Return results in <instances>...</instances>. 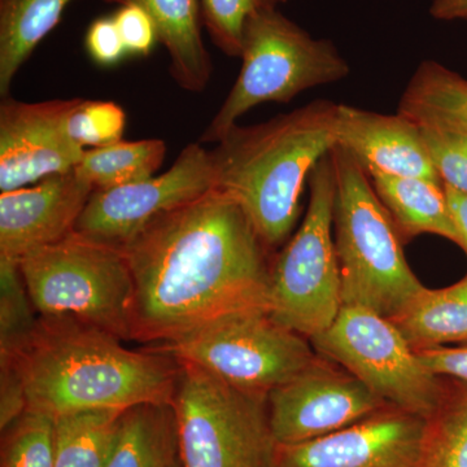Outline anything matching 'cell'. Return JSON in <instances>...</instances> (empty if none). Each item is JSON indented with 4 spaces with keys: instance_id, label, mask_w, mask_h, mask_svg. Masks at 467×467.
<instances>
[{
    "instance_id": "1",
    "label": "cell",
    "mask_w": 467,
    "mask_h": 467,
    "mask_svg": "<svg viewBox=\"0 0 467 467\" xmlns=\"http://www.w3.org/2000/svg\"><path fill=\"white\" fill-rule=\"evenodd\" d=\"M121 250L134 278L138 342H173L225 316L270 309V248L216 187L156 218Z\"/></svg>"
},
{
    "instance_id": "2",
    "label": "cell",
    "mask_w": 467,
    "mask_h": 467,
    "mask_svg": "<svg viewBox=\"0 0 467 467\" xmlns=\"http://www.w3.org/2000/svg\"><path fill=\"white\" fill-rule=\"evenodd\" d=\"M26 389L27 410L51 417L90 409L173 402L180 364L149 348L70 317H42L12 358Z\"/></svg>"
},
{
    "instance_id": "3",
    "label": "cell",
    "mask_w": 467,
    "mask_h": 467,
    "mask_svg": "<svg viewBox=\"0 0 467 467\" xmlns=\"http://www.w3.org/2000/svg\"><path fill=\"white\" fill-rule=\"evenodd\" d=\"M337 110L315 100L263 124H236L209 150L214 187L241 205L269 248L290 235L310 173L337 144Z\"/></svg>"
},
{
    "instance_id": "4",
    "label": "cell",
    "mask_w": 467,
    "mask_h": 467,
    "mask_svg": "<svg viewBox=\"0 0 467 467\" xmlns=\"http://www.w3.org/2000/svg\"><path fill=\"white\" fill-rule=\"evenodd\" d=\"M337 196L334 241L343 304L392 319L425 288L408 265L395 221L367 174L342 147L331 150Z\"/></svg>"
},
{
    "instance_id": "5",
    "label": "cell",
    "mask_w": 467,
    "mask_h": 467,
    "mask_svg": "<svg viewBox=\"0 0 467 467\" xmlns=\"http://www.w3.org/2000/svg\"><path fill=\"white\" fill-rule=\"evenodd\" d=\"M235 84L201 135L217 143L238 119L264 103H288L301 92L342 81L349 66L334 43L316 39L276 7L263 5L245 26Z\"/></svg>"
},
{
    "instance_id": "6",
    "label": "cell",
    "mask_w": 467,
    "mask_h": 467,
    "mask_svg": "<svg viewBox=\"0 0 467 467\" xmlns=\"http://www.w3.org/2000/svg\"><path fill=\"white\" fill-rule=\"evenodd\" d=\"M36 312L133 340L135 285L124 251L70 234L18 261Z\"/></svg>"
},
{
    "instance_id": "7",
    "label": "cell",
    "mask_w": 467,
    "mask_h": 467,
    "mask_svg": "<svg viewBox=\"0 0 467 467\" xmlns=\"http://www.w3.org/2000/svg\"><path fill=\"white\" fill-rule=\"evenodd\" d=\"M308 181V212L273 264L269 312L312 339L334 324L343 306L333 235L337 174L331 152L316 165Z\"/></svg>"
},
{
    "instance_id": "8",
    "label": "cell",
    "mask_w": 467,
    "mask_h": 467,
    "mask_svg": "<svg viewBox=\"0 0 467 467\" xmlns=\"http://www.w3.org/2000/svg\"><path fill=\"white\" fill-rule=\"evenodd\" d=\"M173 398L183 467H273L276 442L265 399L178 362Z\"/></svg>"
},
{
    "instance_id": "9",
    "label": "cell",
    "mask_w": 467,
    "mask_h": 467,
    "mask_svg": "<svg viewBox=\"0 0 467 467\" xmlns=\"http://www.w3.org/2000/svg\"><path fill=\"white\" fill-rule=\"evenodd\" d=\"M153 349L198 365L254 398L270 392L317 361L306 337L276 321L269 310L234 313Z\"/></svg>"
},
{
    "instance_id": "10",
    "label": "cell",
    "mask_w": 467,
    "mask_h": 467,
    "mask_svg": "<svg viewBox=\"0 0 467 467\" xmlns=\"http://www.w3.org/2000/svg\"><path fill=\"white\" fill-rule=\"evenodd\" d=\"M310 342L391 407L429 420L441 410L448 387L422 364L398 326L379 313L343 304L334 324Z\"/></svg>"
},
{
    "instance_id": "11",
    "label": "cell",
    "mask_w": 467,
    "mask_h": 467,
    "mask_svg": "<svg viewBox=\"0 0 467 467\" xmlns=\"http://www.w3.org/2000/svg\"><path fill=\"white\" fill-rule=\"evenodd\" d=\"M212 189L214 177L209 150L201 142L192 143L165 173L113 189L94 190L75 233L121 250L156 218Z\"/></svg>"
},
{
    "instance_id": "12",
    "label": "cell",
    "mask_w": 467,
    "mask_h": 467,
    "mask_svg": "<svg viewBox=\"0 0 467 467\" xmlns=\"http://www.w3.org/2000/svg\"><path fill=\"white\" fill-rule=\"evenodd\" d=\"M389 407L361 380L317 361L270 392V429L278 445L334 434Z\"/></svg>"
},
{
    "instance_id": "13",
    "label": "cell",
    "mask_w": 467,
    "mask_h": 467,
    "mask_svg": "<svg viewBox=\"0 0 467 467\" xmlns=\"http://www.w3.org/2000/svg\"><path fill=\"white\" fill-rule=\"evenodd\" d=\"M429 423L389 405L324 438L276 445L273 467H420Z\"/></svg>"
},
{
    "instance_id": "14",
    "label": "cell",
    "mask_w": 467,
    "mask_h": 467,
    "mask_svg": "<svg viewBox=\"0 0 467 467\" xmlns=\"http://www.w3.org/2000/svg\"><path fill=\"white\" fill-rule=\"evenodd\" d=\"M81 98L26 103L3 98L0 103V192L30 186L69 173L85 150L70 140L67 119Z\"/></svg>"
},
{
    "instance_id": "15",
    "label": "cell",
    "mask_w": 467,
    "mask_h": 467,
    "mask_svg": "<svg viewBox=\"0 0 467 467\" xmlns=\"http://www.w3.org/2000/svg\"><path fill=\"white\" fill-rule=\"evenodd\" d=\"M92 192L73 169L0 193V259L18 263L67 238Z\"/></svg>"
},
{
    "instance_id": "16",
    "label": "cell",
    "mask_w": 467,
    "mask_h": 467,
    "mask_svg": "<svg viewBox=\"0 0 467 467\" xmlns=\"http://www.w3.org/2000/svg\"><path fill=\"white\" fill-rule=\"evenodd\" d=\"M335 137V146L350 153L368 177L386 174L441 182L420 126L402 113L383 115L337 104Z\"/></svg>"
},
{
    "instance_id": "17",
    "label": "cell",
    "mask_w": 467,
    "mask_h": 467,
    "mask_svg": "<svg viewBox=\"0 0 467 467\" xmlns=\"http://www.w3.org/2000/svg\"><path fill=\"white\" fill-rule=\"evenodd\" d=\"M144 9L158 29L159 42L169 55V72L189 92H202L211 81L213 64L202 36L199 0H104Z\"/></svg>"
},
{
    "instance_id": "18",
    "label": "cell",
    "mask_w": 467,
    "mask_h": 467,
    "mask_svg": "<svg viewBox=\"0 0 467 467\" xmlns=\"http://www.w3.org/2000/svg\"><path fill=\"white\" fill-rule=\"evenodd\" d=\"M378 198L389 212L402 241L435 234L457 243L444 184L420 177L370 175Z\"/></svg>"
},
{
    "instance_id": "19",
    "label": "cell",
    "mask_w": 467,
    "mask_h": 467,
    "mask_svg": "<svg viewBox=\"0 0 467 467\" xmlns=\"http://www.w3.org/2000/svg\"><path fill=\"white\" fill-rule=\"evenodd\" d=\"M178 451L173 404L135 405L122 417L119 439L106 467H171Z\"/></svg>"
},
{
    "instance_id": "20",
    "label": "cell",
    "mask_w": 467,
    "mask_h": 467,
    "mask_svg": "<svg viewBox=\"0 0 467 467\" xmlns=\"http://www.w3.org/2000/svg\"><path fill=\"white\" fill-rule=\"evenodd\" d=\"M391 321L414 350L467 343V275L441 290L423 288Z\"/></svg>"
},
{
    "instance_id": "21",
    "label": "cell",
    "mask_w": 467,
    "mask_h": 467,
    "mask_svg": "<svg viewBox=\"0 0 467 467\" xmlns=\"http://www.w3.org/2000/svg\"><path fill=\"white\" fill-rule=\"evenodd\" d=\"M73 0H0V97Z\"/></svg>"
},
{
    "instance_id": "22",
    "label": "cell",
    "mask_w": 467,
    "mask_h": 467,
    "mask_svg": "<svg viewBox=\"0 0 467 467\" xmlns=\"http://www.w3.org/2000/svg\"><path fill=\"white\" fill-rule=\"evenodd\" d=\"M126 410L90 409L55 417V467H106Z\"/></svg>"
},
{
    "instance_id": "23",
    "label": "cell",
    "mask_w": 467,
    "mask_h": 467,
    "mask_svg": "<svg viewBox=\"0 0 467 467\" xmlns=\"http://www.w3.org/2000/svg\"><path fill=\"white\" fill-rule=\"evenodd\" d=\"M167 146L161 140L121 142L85 150L75 168L94 190L113 189L152 177L164 162Z\"/></svg>"
},
{
    "instance_id": "24",
    "label": "cell",
    "mask_w": 467,
    "mask_h": 467,
    "mask_svg": "<svg viewBox=\"0 0 467 467\" xmlns=\"http://www.w3.org/2000/svg\"><path fill=\"white\" fill-rule=\"evenodd\" d=\"M398 112L413 121L441 117L467 124V79L434 60L422 61L402 94Z\"/></svg>"
},
{
    "instance_id": "25",
    "label": "cell",
    "mask_w": 467,
    "mask_h": 467,
    "mask_svg": "<svg viewBox=\"0 0 467 467\" xmlns=\"http://www.w3.org/2000/svg\"><path fill=\"white\" fill-rule=\"evenodd\" d=\"M16 261L0 259V359L9 358L29 339L38 318Z\"/></svg>"
},
{
    "instance_id": "26",
    "label": "cell",
    "mask_w": 467,
    "mask_h": 467,
    "mask_svg": "<svg viewBox=\"0 0 467 467\" xmlns=\"http://www.w3.org/2000/svg\"><path fill=\"white\" fill-rule=\"evenodd\" d=\"M2 432V467H55L54 417L26 410Z\"/></svg>"
},
{
    "instance_id": "27",
    "label": "cell",
    "mask_w": 467,
    "mask_h": 467,
    "mask_svg": "<svg viewBox=\"0 0 467 467\" xmlns=\"http://www.w3.org/2000/svg\"><path fill=\"white\" fill-rule=\"evenodd\" d=\"M414 122L442 184L467 192V124L441 117Z\"/></svg>"
},
{
    "instance_id": "28",
    "label": "cell",
    "mask_w": 467,
    "mask_h": 467,
    "mask_svg": "<svg viewBox=\"0 0 467 467\" xmlns=\"http://www.w3.org/2000/svg\"><path fill=\"white\" fill-rule=\"evenodd\" d=\"M126 113L115 101L81 99L67 119L70 140L85 150L101 149L121 142Z\"/></svg>"
},
{
    "instance_id": "29",
    "label": "cell",
    "mask_w": 467,
    "mask_h": 467,
    "mask_svg": "<svg viewBox=\"0 0 467 467\" xmlns=\"http://www.w3.org/2000/svg\"><path fill=\"white\" fill-rule=\"evenodd\" d=\"M202 26L223 54L241 57L245 26L263 0H199Z\"/></svg>"
},
{
    "instance_id": "30",
    "label": "cell",
    "mask_w": 467,
    "mask_h": 467,
    "mask_svg": "<svg viewBox=\"0 0 467 467\" xmlns=\"http://www.w3.org/2000/svg\"><path fill=\"white\" fill-rule=\"evenodd\" d=\"M420 467H467V420L432 426Z\"/></svg>"
},
{
    "instance_id": "31",
    "label": "cell",
    "mask_w": 467,
    "mask_h": 467,
    "mask_svg": "<svg viewBox=\"0 0 467 467\" xmlns=\"http://www.w3.org/2000/svg\"><path fill=\"white\" fill-rule=\"evenodd\" d=\"M113 18L128 55L146 57L152 51L159 41V34L155 23L144 9L135 5H121Z\"/></svg>"
},
{
    "instance_id": "32",
    "label": "cell",
    "mask_w": 467,
    "mask_h": 467,
    "mask_svg": "<svg viewBox=\"0 0 467 467\" xmlns=\"http://www.w3.org/2000/svg\"><path fill=\"white\" fill-rule=\"evenodd\" d=\"M86 50L101 67L116 66L128 55L113 16L98 18L91 24L86 34Z\"/></svg>"
},
{
    "instance_id": "33",
    "label": "cell",
    "mask_w": 467,
    "mask_h": 467,
    "mask_svg": "<svg viewBox=\"0 0 467 467\" xmlns=\"http://www.w3.org/2000/svg\"><path fill=\"white\" fill-rule=\"evenodd\" d=\"M27 410L26 389L12 362L0 361V429L5 431Z\"/></svg>"
},
{
    "instance_id": "34",
    "label": "cell",
    "mask_w": 467,
    "mask_h": 467,
    "mask_svg": "<svg viewBox=\"0 0 467 467\" xmlns=\"http://www.w3.org/2000/svg\"><path fill=\"white\" fill-rule=\"evenodd\" d=\"M416 352L422 364L435 376L451 378L467 386V346L460 348L434 347Z\"/></svg>"
},
{
    "instance_id": "35",
    "label": "cell",
    "mask_w": 467,
    "mask_h": 467,
    "mask_svg": "<svg viewBox=\"0 0 467 467\" xmlns=\"http://www.w3.org/2000/svg\"><path fill=\"white\" fill-rule=\"evenodd\" d=\"M444 190L451 221H453L457 238H459L457 244L467 254V192H459V190L448 186H444Z\"/></svg>"
},
{
    "instance_id": "36",
    "label": "cell",
    "mask_w": 467,
    "mask_h": 467,
    "mask_svg": "<svg viewBox=\"0 0 467 467\" xmlns=\"http://www.w3.org/2000/svg\"><path fill=\"white\" fill-rule=\"evenodd\" d=\"M430 15L436 20L467 21V0H432Z\"/></svg>"
},
{
    "instance_id": "37",
    "label": "cell",
    "mask_w": 467,
    "mask_h": 467,
    "mask_svg": "<svg viewBox=\"0 0 467 467\" xmlns=\"http://www.w3.org/2000/svg\"><path fill=\"white\" fill-rule=\"evenodd\" d=\"M264 5H267V7H276L278 8L279 5H284V3L287 2V0H263Z\"/></svg>"
},
{
    "instance_id": "38",
    "label": "cell",
    "mask_w": 467,
    "mask_h": 467,
    "mask_svg": "<svg viewBox=\"0 0 467 467\" xmlns=\"http://www.w3.org/2000/svg\"><path fill=\"white\" fill-rule=\"evenodd\" d=\"M171 467H183L182 463H181L180 457H178V459L174 461L173 465H171Z\"/></svg>"
}]
</instances>
